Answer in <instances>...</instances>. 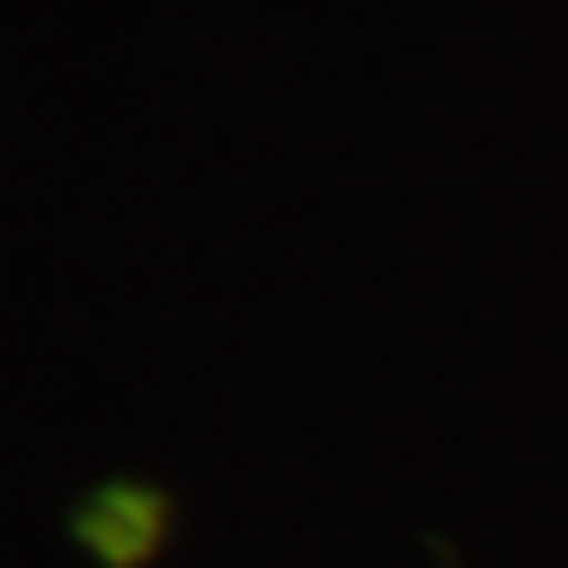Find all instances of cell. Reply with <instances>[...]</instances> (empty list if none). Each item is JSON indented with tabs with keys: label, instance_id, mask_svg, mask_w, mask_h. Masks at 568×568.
<instances>
[{
	"label": "cell",
	"instance_id": "cell-1",
	"mask_svg": "<svg viewBox=\"0 0 568 568\" xmlns=\"http://www.w3.org/2000/svg\"><path fill=\"white\" fill-rule=\"evenodd\" d=\"M69 535L83 541L103 568H144L172 535V500L151 494V486H131V479H110L75 507Z\"/></svg>",
	"mask_w": 568,
	"mask_h": 568
}]
</instances>
